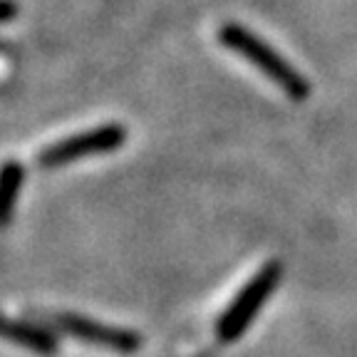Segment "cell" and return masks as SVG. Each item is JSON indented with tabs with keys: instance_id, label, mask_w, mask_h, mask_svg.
Segmentation results:
<instances>
[{
	"instance_id": "cell-1",
	"label": "cell",
	"mask_w": 357,
	"mask_h": 357,
	"mask_svg": "<svg viewBox=\"0 0 357 357\" xmlns=\"http://www.w3.org/2000/svg\"><path fill=\"white\" fill-rule=\"evenodd\" d=\"M218 43L229 47L231 52L245 57L253 67H258L271 82H275L290 100H305L310 95V84L298 73L296 67L288 65L280 52H275L268 43H263L258 35L245 30L238 22H226L218 30Z\"/></svg>"
},
{
	"instance_id": "cell-2",
	"label": "cell",
	"mask_w": 357,
	"mask_h": 357,
	"mask_svg": "<svg viewBox=\"0 0 357 357\" xmlns=\"http://www.w3.org/2000/svg\"><path fill=\"white\" fill-rule=\"evenodd\" d=\"M280 273H283L280 263L271 261L241 288V293L231 301V305L223 310V315L216 323L218 340L221 342L238 340L241 335L245 333V328L253 323L256 312L266 305L268 296H271L275 290V285L280 283Z\"/></svg>"
},
{
	"instance_id": "cell-3",
	"label": "cell",
	"mask_w": 357,
	"mask_h": 357,
	"mask_svg": "<svg viewBox=\"0 0 357 357\" xmlns=\"http://www.w3.org/2000/svg\"><path fill=\"white\" fill-rule=\"evenodd\" d=\"M124 139H127V129L122 124H102V127L84 129V132L45 146L38 154V164L45 169L67 167V164L79 162L84 156L107 154V151L119 149L124 144Z\"/></svg>"
},
{
	"instance_id": "cell-4",
	"label": "cell",
	"mask_w": 357,
	"mask_h": 357,
	"mask_svg": "<svg viewBox=\"0 0 357 357\" xmlns=\"http://www.w3.org/2000/svg\"><path fill=\"white\" fill-rule=\"evenodd\" d=\"M55 325L75 340H82L87 345L107 347L117 352H134L142 345L139 335L132 330L114 328V325H102L95 320L79 318V315H55Z\"/></svg>"
},
{
	"instance_id": "cell-5",
	"label": "cell",
	"mask_w": 357,
	"mask_h": 357,
	"mask_svg": "<svg viewBox=\"0 0 357 357\" xmlns=\"http://www.w3.org/2000/svg\"><path fill=\"white\" fill-rule=\"evenodd\" d=\"M6 337L10 342H17V345L28 347L33 352H43V355H52L57 350L55 337L50 333L40 330L38 325L30 323H15V320H8L6 323Z\"/></svg>"
},
{
	"instance_id": "cell-6",
	"label": "cell",
	"mask_w": 357,
	"mask_h": 357,
	"mask_svg": "<svg viewBox=\"0 0 357 357\" xmlns=\"http://www.w3.org/2000/svg\"><path fill=\"white\" fill-rule=\"evenodd\" d=\"M22 178H25V172L20 164L6 162V167L0 172V218H3V223L10 221L13 208H15L22 189Z\"/></svg>"
},
{
	"instance_id": "cell-7",
	"label": "cell",
	"mask_w": 357,
	"mask_h": 357,
	"mask_svg": "<svg viewBox=\"0 0 357 357\" xmlns=\"http://www.w3.org/2000/svg\"><path fill=\"white\" fill-rule=\"evenodd\" d=\"M17 8H15V0H3V8H0V20L6 22H13V17H15Z\"/></svg>"
}]
</instances>
